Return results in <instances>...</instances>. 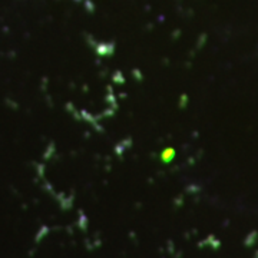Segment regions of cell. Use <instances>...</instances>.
Here are the masks:
<instances>
[]
</instances>
